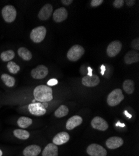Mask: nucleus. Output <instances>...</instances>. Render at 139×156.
<instances>
[{
	"instance_id": "nucleus-1",
	"label": "nucleus",
	"mask_w": 139,
	"mask_h": 156,
	"mask_svg": "<svg viewBox=\"0 0 139 156\" xmlns=\"http://www.w3.org/2000/svg\"><path fill=\"white\" fill-rule=\"evenodd\" d=\"M33 94L35 100L39 102H47L53 99L52 88L46 85H40L36 87Z\"/></svg>"
},
{
	"instance_id": "nucleus-2",
	"label": "nucleus",
	"mask_w": 139,
	"mask_h": 156,
	"mask_svg": "<svg viewBox=\"0 0 139 156\" xmlns=\"http://www.w3.org/2000/svg\"><path fill=\"white\" fill-rule=\"evenodd\" d=\"M124 96L122 94V91L120 89H116L113 90L108 95L107 99V102L108 105L111 107H114L123 100Z\"/></svg>"
},
{
	"instance_id": "nucleus-3",
	"label": "nucleus",
	"mask_w": 139,
	"mask_h": 156,
	"mask_svg": "<svg viewBox=\"0 0 139 156\" xmlns=\"http://www.w3.org/2000/svg\"><path fill=\"white\" fill-rule=\"evenodd\" d=\"M85 53L84 48L79 44L72 46L68 51L67 57L68 59L72 62H75L81 59Z\"/></svg>"
},
{
	"instance_id": "nucleus-4",
	"label": "nucleus",
	"mask_w": 139,
	"mask_h": 156,
	"mask_svg": "<svg viewBox=\"0 0 139 156\" xmlns=\"http://www.w3.org/2000/svg\"><path fill=\"white\" fill-rule=\"evenodd\" d=\"M46 28L43 26H40L34 28L30 33L31 40L36 43L42 42L46 35Z\"/></svg>"
},
{
	"instance_id": "nucleus-5",
	"label": "nucleus",
	"mask_w": 139,
	"mask_h": 156,
	"mask_svg": "<svg viewBox=\"0 0 139 156\" xmlns=\"http://www.w3.org/2000/svg\"><path fill=\"white\" fill-rule=\"evenodd\" d=\"M2 16L6 23H12L16 18L17 12L16 8L12 5H6L2 9Z\"/></svg>"
},
{
	"instance_id": "nucleus-6",
	"label": "nucleus",
	"mask_w": 139,
	"mask_h": 156,
	"mask_svg": "<svg viewBox=\"0 0 139 156\" xmlns=\"http://www.w3.org/2000/svg\"><path fill=\"white\" fill-rule=\"evenodd\" d=\"M87 153L90 156H106L107 151L97 144H92L87 148Z\"/></svg>"
},
{
	"instance_id": "nucleus-7",
	"label": "nucleus",
	"mask_w": 139,
	"mask_h": 156,
	"mask_svg": "<svg viewBox=\"0 0 139 156\" xmlns=\"http://www.w3.org/2000/svg\"><path fill=\"white\" fill-rule=\"evenodd\" d=\"M122 43L120 41L116 40L112 41L107 46L106 53L109 57L113 58L116 56L122 49Z\"/></svg>"
},
{
	"instance_id": "nucleus-8",
	"label": "nucleus",
	"mask_w": 139,
	"mask_h": 156,
	"mask_svg": "<svg viewBox=\"0 0 139 156\" xmlns=\"http://www.w3.org/2000/svg\"><path fill=\"white\" fill-rule=\"evenodd\" d=\"M48 73L49 71L47 68L42 64L37 66L31 71V76L36 80L43 79L48 74Z\"/></svg>"
},
{
	"instance_id": "nucleus-9",
	"label": "nucleus",
	"mask_w": 139,
	"mask_h": 156,
	"mask_svg": "<svg viewBox=\"0 0 139 156\" xmlns=\"http://www.w3.org/2000/svg\"><path fill=\"white\" fill-rule=\"evenodd\" d=\"M28 110L31 114L36 116H41L46 114V109L40 102L32 103L28 106Z\"/></svg>"
},
{
	"instance_id": "nucleus-10",
	"label": "nucleus",
	"mask_w": 139,
	"mask_h": 156,
	"mask_svg": "<svg viewBox=\"0 0 139 156\" xmlns=\"http://www.w3.org/2000/svg\"><path fill=\"white\" fill-rule=\"evenodd\" d=\"M92 127L99 131H106L109 127L107 122L99 116H96L91 121Z\"/></svg>"
},
{
	"instance_id": "nucleus-11",
	"label": "nucleus",
	"mask_w": 139,
	"mask_h": 156,
	"mask_svg": "<svg viewBox=\"0 0 139 156\" xmlns=\"http://www.w3.org/2000/svg\"><path fill=\"white\" fill-rule=\"evenodd\" d=\"M123 144V139L120 137L113 136L109 138L106 142V146L110 149H116L121 147Z\"/></svg>"
},
{
	"instance_id": "nucleus-12",
	"label": "nucleus",
	"mask_w": 139,
	"mask_h": 156,
	"mask_svg": "<svg viewBox=\"0 0 139 156\" xmlns=\"http://www.w3.org/2000/svg\"><path fill=\"white\" fill-rule=\"evenodd\" d=\"M53 11V6L50 4H46L40 11L38 13V18L42 21L47 20L51 16Z\"/></svg>"
},
{
	"instance_id": "nucleus-13",
	"label": "nucleus",
	"mask_w": 139,
	"mask_h": 156,
	"mask_svg": "<svg viewBox=\"0 0 139 156\" xmlns=\"http://www.w3.org/2000/svg\"><path fill=\"white\" fill-rule=\"evenodd\" d=\"M68 16V12L65 8H59L55 10L53 13V20L56 23L65 21Z\"/></svg>"
},
{
	"instance_id": "nucleus-14",
	"label": "nucleus",
	"mask_w": 139,
	"mask_h": 156,
	"mask_svg": "<svg viewBox=\"0 0 139 156\" xmlns=\"http://www.w3.org/2000/svg\"><path fill=\"white\" fill-rule=\"evenodd\" d=\"M100 83L99 77L97 75H92V76H85L82 77V84L86 87H95Z\"/></svg>"
},
{
	"instance_id": "nucleus-15",
	"label": "nucleus",
	"mask_w": 139,
	"mask_h": 156,
	"mask_svg": "<svg viewBox=\"0 0 139 156\" xmlns=\"http://www.w3.org/2000/svg\"><path fill=\"white\" fill-rule=\"evenodd\" d=\"M70 139L69 134L66 132H61L57 134L53 139V144L60 146L68 142Z\"/></svg>"
},
{
	"instance_id": "nucleus-16",
	"label": "nucleus",
	"mask_w": 139,
	"mask_h": 156,
	"mask_svg": "<svg viewBox=\"0 0 139 156\" xmlns=\"http://www.w3.org/2000/svg\"><path fill=\"white\" fill-rule=\"evenodd\" d=\"M139 61V53L137 51L131 50L127 52L124 56V62L127 64L135 63Z\"/></svg>"
},
{
	"instance_id": "nucleus-17",
	"label": "nucleus",
	"mask_w": 139,
	"mask_h": 156,
	"mask_svg": "<svg viewBox=\"0 0 139 156\" xmlns=\"http://www.w3.org/2000/svg\"><path fill=\"white\" fill-rule=\"evenodd\" d=\"M41 152V148L38 145H30L25 148L23 152L24 156H37Z\"/></svg>"
},
{
	"instance_id": "nucleus-18",
	"label": "nucleus",
	"mask_w": 139,
	"mask_h": 156,
	"mask_svg": "<svg viewBox=\"0 0 139 156\" xmlns=\"http://www.w3.org/2000/svg\"><path fill=\"white\" fill-rule=\"evenodd\" d=\"M82 118L79 115H74L70 118L66 124V129L68 130H72L75 127H76L81 125L82 122Z\"/></svg>"
},
{
	"instance_id": "nucleus-19",
	"label": "nucleus",
	"mask_w": 139,
	"mask_h": 156,
	"mask_svg": "<svg viewBox=\"0 0 139 156\" xmlns=\"http://www.w3.org/2000/svg\"><path fill=\"white\" fill-rule=\"evenodd\" d=\"M42 156H58V147L53 143H49L42 152Z\"/></svg>"
},
{
	"instance_id": "nucleus-20",
	"label": "nucleus",
	"mask_w": 139,
	"mask_h": 156,
	"mask_svg": "<svg viewBox=\"0 0 139 156\" xmlns=\"http://www.w3.org/2000/svg\"><path fill=\"white\" fill-rule=\"evenodd\" d=\"M18 54L24 61H30L33 57L31 51L24 47H21L18 49Z\"/></svg>"
},
{
	"instance_id": "nucleus-21",
	"label": "nucleus",
	"mask_w": 139,
	"mask_h": 156,
	"mask_svg": "<svg viewBox=\"0 0 139 156\" xmlns=\"http://www.w3.org/2000/svg\"><path fill=\"white\" fill-rule=\"evenodd\" d=\"M123 89L124 91L128 94H132L135 90V83L131 80H126L123 83Z\"/></svg>"
},
{
	"instance_id": "nucleus-22",
	"label": "nucleus",
	"mask_w": 139,
	"mask_h": 156,
	"mask_svg": "<svg viewBox=\"0 0 139 156\" xmlns=\"http://www.w3.org/2000/svg\"><path fill=\"white\" fill-rule=\"evenodd\" d=\"M1 79L4 84L9 87H12L15 85L16 80L15 77L8 74H3L1 76Z\"/></svg>"
},
{
	"instance_id": "nucleus-23",
	"label": "nucleus",
	"mask_w": 139,
	"mask_h": 156,
	"mask_svg": "<svg viewBox=\"0 0 139 156\" xmlns=\"http://www.w3.org/2000/svg\"><path fill=\"white\" fill-rule=\"evenodd\" d=\"M32 123H33V120L31 118H28V117H25V116L20 117L17 121V124L18 126L23 129L28 128L32 124Z\"/></svg>"
},
{
	"instance_id": "nucleus-24",
	"label": "nucleus",
	"mask_w": 139,
	"mask_h": 156,
	"mask_svg": "<svg viewBox=\"0 0 139 156\" xmlns=\"http://www.w3.org/2000/svg\"><path fill=\"white\" fill-rule=\"evenodd\" d=\"M13 134L16 137L21 140H26L29 139L30 136V134L28 131L20 129H15L13 131Z\"/></svg>"
},
{
	"instance_id": "nucleus-25",
	"label": "nucleus",
	"mask_w": 139,
	"mask_h": 156,
	"mask_svg": "<svg viewBox=\"0 0 139 156\" xmlns=\"http://www.w3.org/2000/svg\"><path fill=\"white\" fill-rule=\"evenodd\" d=\"M15 57V52L11 49L2 52L1 55H0V58H1L2 60L4 62L11 61Z\"/></svg>"
},
{
	"instance_id": "nucleus-26",
	"label": "nucleus",
	"mask_w": 139,
	"mask_h": 156,
	"mask_svg": "<svg viewBox=\"0 0 139 156\" xmlns=\"http://www.w3.org/2000/svg\"><path fill=\"white\" fill-rule=\"evenodd\" d=\"M69 113V109L66 106L61 105L54 112V115L57 118H61L66 116Z\"/></svg>"
},
{
	"instance_id": "nucleus-27",
	"label": "nucleus",
	"mask_w": 139,
	"mask_h": 156,
	"mask_svg": "<svg viewBox=\"0 0 139 156\" xmlns=\"http://www.w3.org/2000/svg\"><path fill=\"white\" fill-rule=\"evenodd\" d=\"M7 68L9 73L15 74H17L20 70V67L19 65H18L15 62L11 61L8 62L7 64Z\"/></svg>"
},
{
	"instance_id": "nucleus-28",
	"label": "nucleus",
	"mask_w": 139,
	"mask_h": 156,
	"mask_svg": "<svg viewBox=\"0 0 139 156\" xmlns=\"http://www.w3.org/2000/svg\"><path fill=\"white\" fill-rule=\"evenodd\" d=\"M125 3L123 0H116L113 2V5L116 8H122Z\"/></svg>"
},
{
	"instance_id": "nucleus-29",
	"label": "nucleus",
	"mask_w": 139,
	"mask_h": 156,
	"mask_svg": "<svg viewBox=\"0 0 139 156\" xmlns=\"http://www.w3.org/2000/svg\"><path fill=\"white\" fill-rule=\"evenodd\" d=\"M131 46L134 49H135V51L139 50V39L138 38L134 39L132 42Z\"/></svg>"
},
{
	"instance_id": "nucleus-30",
	"label": "nucleus",
	"mask_w": 139,
	"mask_h": 156,
	"mask_svg": "<svg viewBox=\"0 0 139 156\" xmlns=\"http://www.w3.org/2000/svg\"><path fill=\"white\" fill-rule=\"evenodd\" d=\"M103 0H92L91 2V5L92 7H97L101 4H103Z\"/></svg>"
},
{
	"instance_id": "nucleus-31",
	"label": "nucleus",
	"mask_w": 139,
	"mask_h": 156,
	"mask_svg": "<svg viewBox=\"0 0 139 156\" xmlns=\"http://www.w3.org/2000/svg\"><path fill=\"white\" fill-rule=\"evenodd\" d=\"M58 83V81L56 79H51L47 81V84L49 86H53Z\"/></svg>"
},
{
	"instance_id": "nucleus-32",
	"label": "nucleus",
	"mask_w": 139,
	"mask_h": 156,
	"mask_svg": "<svg viewBox=\"0 0 139 156\" xmlns=\"http://www.w3.org/2000/svg\"><path fill=\"white\" fill-rule=\"evenodd\" d=\"M125 3H126V5H127L128 6L132 7L135 5V0H127V1H125Z\"/></svg>"
},
{
	"instance_id": "nucleus-33",
	"label": "nucleus",
	"mask_w": 139,
	"mask_h": 156,
	"mask_svg": "<svg viewBox=\"0 0 139 156\" xmlns=\"http://www.w3.org/2000/svg\"><path fill=\"white\" fill-rule=\"evenodd\" d=\"M62 3L64 5H66V6H69L72 3L73 1L72 0H62L61 1Z\"/></svg>"
},
{
	"instance_id": "nucleus-34",
	"label": "nucleus",
	"mask_w": 139,
	"mask_h": 156,
	"mask_svg": "<svg viewBox=\"0 0 139 156\" xmlns=\"http://www.w3.org/2000/svg\"><path fill=\"white\" fill-rule=\"evenodd\" d=\"M87 69H88V74H87V76H92L93 75V74H92V69L91 67H88Z\"/></svg>"
},
{
	"instance_id": "nucleus-35",
	"label": "nucleus",
	"mask_w": 139,
	"mask_h": 156,
	"mask_svg": "<svg viewBox=\"0 0 139 156\" xmlns=\"http://www.w3.org/2000/svg\"><path fill=\"white\" fill-rule=\"evenodd\" d=\"M100 69H101V74H102V75H104L105 71H106V67L104 65H102L100 67Z\"/></svg>"
},
{
	"instance_id": "nucleus-36",
	"label": "nucleus",
	"mask_w": 139,
	"mask_h": 156,
	"mask_svg": "<svg viewBox=\"0 0 139 156\" xmlns=\"http://www.w3.org/2000/svg\"><path fill=\"white\" fill-rule=\"evenodd\" d=\"M116 126H120V127H125V124H121V123H120L119 122H118L116 124Z\"/></svg>"
},
{
	"instance_id": "nucleus-37",
	"label": "nucleus",
	"mask_w": 139,
	"mask_h": 156,
	"mask_svg": "<svg viewBox=\"0 0 139 156\" xmlns=\"http://www.w3.org/2000/svg\"><path fill=\"white\" fill-rule=\"evenodd\" d=\"M125 114H126V115H127L129 118H132V115H131V114H129L128 112H127V111H125Z\"/></svg>"
},
{
	"instance_id": "nucleus-38",
	"label": "nucleus",
	"mask_w": 139,
	"mask_h": 156,
	"mask_svg": "<svg viewBox=\"0 0 139 156\" xmlns=\"http://www.w3.org/2000/svg\"><path fill=\"white\" fill-rule=\"evenodd\" d=\"M2 155H3V152L1 149H0V156H2Z\"/></svg>"
}]
</instances>
